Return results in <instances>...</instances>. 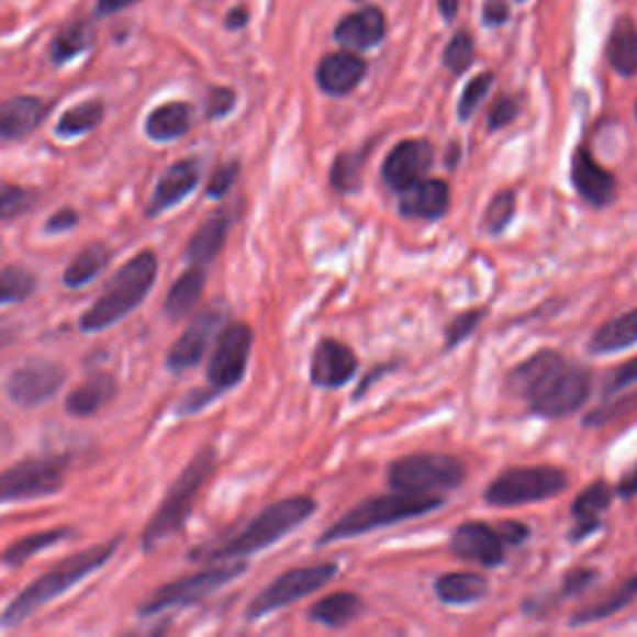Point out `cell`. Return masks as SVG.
I'll return each mask as SVG.
<instances>
[{
  "mask_svg": "<svg viewBox=\"0 0 637 637\" xmlns=\"http://www.w3.org/2000/svg\"><path fill=\"white\" fill-rule=\"evenodd\" d=\"M444 505V499L436 493H391V495H373V499L364 501L351 509L334 523L332 528L324 530L322 546L324 543L344 540V538H356L361 533L377 530L383 526H393V523L416 518V515H424L431 511H438Z\"/></svg>",
  "mask_w": 637,
  "mask_h": 637,
  "instance_id": "5",
  "label": "cell"
},
{
  "mask_svg": "<svg viewBox=\"0 0 637 637\" xmlns=\"http://www.w3.org/2000/svg\"><path fill=\"white\" fill-rule=\"evenodd\" d=\"M247 570V563L239 558H230L224 560L220 566L204 568L200 573L194 575H185L180 580H172L163 588H157L147 601L137 607V613L147 617V615H157L163 611H172V607H187L204 601L210 597L214 590L224 588L232 583L234 578H239Z\"/></svg>",
  "mask_w": 637,
  "mask_h": 637,
  "instance_id": "7",
  "label": "cell"
},
{
  "mask_svg": "<svg viewBox=\"0 0 637 637\" xmlns=\"http://www.w3.org/2000/svg\"><path fill=\"white\" fill-rule=\"evenodd\" d=\"M518 115V102L513 98H499L489 110V130H501L509 123H513Z\"/></svg>",
  "mask_w": 637,
  "mask_h": 637,
  "instance_id": "47",
  "label": "cell"
},
{
  "mask_svg": "<svg viewBox=\"0 0 637 637\" xmlns=\"http://www.w3.org/2000/svg\"><path fill=\"white\" fill-rule=\"evenodd\" d=\"M607 60L621 75L637 72V27L630 18L615 23L607 41Z\"/></svg>",
  "mask_w": 637,
  "mask_h": 637,
  "instance_id": "32",
  "label": "cell"
},
{
  "mask_svg": "<svg viewBox=\"0 0 637 637\" xmlns=\"http://www.w3.org/2000/svg\"><path fill=\"white\" fill-rule=\"evenodd\" d=\"M509 21V5L503 0H489L485 3V23L489 25H503Z\"/></svg>",
  "mask_w": 637,
  "mask_h": 637,
  "instance_id": "53",
  "label": "cell"
},
{
  "mask_svg": "<svg viewBox=\"0 0 637 637\" xmlns=\"http://www.w3.org/2000/svg\"><path fill=\"white\" fill-rule=\"evenodd\" d=\"M451 204V190L444 180H418L401 192L399 212L406 220H438Z\"/></svg>",
  "mask_w": 637,
  "mask_h": 637,
  "instance_id": "21",
  "label": "cell"
},
{
  "mask_svg": "<svg viewBox=\"0 0 637 637\" xmlns=\"http://www.w3.org/2000/svg\"><path fill=\"white\" fill-rule=\"evenodd\" d=\"M466 478V466L454 456L416 454L393 461L387 481L401 493H438L458 489Z\"/></svg>",
  "mask_w": 637,
  "mask_h": 637,
  "instance_id": "8",
  "label": "cell"
},
{
  "mask_svg": "<svg viewBox=\"0 0 637 637\" xmlns=\"http://www.w3.org/2000/svg\"><path fill=\"white\" fill-rule=\"evenodd\" d=\"M35 194L27 187L0 182V222H13L33 208Z\"/></svg>",
  "mask_w": 637,
  "mask_h": 637,
  "instance_id": "39",
  "label": "cell"
},
{
  "mask_svg": "<svg viewBox=\"0 0 637 637\" xmlns=\"http://www.w3.org/2000/svg\"><path fill=\"white\" fill-rule=\"evenodd\" d=\"M364 603L356 593H332L309 607V621L326 627H344L361 615Z\"/></svg>",
  "mask_w": 637,
  "mask_h": 637,
  "instance_id": "29",
  "label": "cell"
},
{
  "mask_svg": "<svg viewBox=\"0 0 637 637\" xmlns=\"http://www.w3.org/2000/svg\"><path fill=\"white\" fill-rule=\"evenodd\" d=\"M431 163H434V147L426 139H404L383 159L381 177L393 192H404L406 187L424 180Z\"/></svg>",
  "mask_w": 637,
  "mask_h": 637,
  "instance_id": "15",
  "label": "cell"
},
{
  "mask_svg": "<svg viewBox=\"0 0 637 637\" xmlns=\"http://www.w3.org/2000/svg\"><path fill=\"white\" fill-rule=\"evenodd\" d=\"M80 214L72 208H63L55 214H51V220L45 222V232H68L72 227H78Z\"/></svg>",
  "mask_w": 637,
  "mask_h": 637,
  "instance_id": "49",
  "label": "cell"
},
{
  "mask_svg": "<svg viewBox=\"0 0 637 637\" xmlns=\"http://www.w3.org/2000/svg\"><path fill=\"white\" fill-rule=\"evenodd\" d=\"M611 501H613V491L607 489V483L597 481L593 485H588V489L580 493L573 503L575 521H597V515L611 505Z\"/></svg>",
  "mask_w": 637,
  "mask_h": 637,
  "instance_id": "38",
  "label": "cell"
},
{
  "mask_svg": "<svg viewBox=\"0 0 637 637\" xmlns=\"http://www.w3.org/2000/svg\"><path fill=\"white\" fill-rule=\"evenodd\" d=\"M37 289V279L23 265H8L0 269V306L18 304L31 299Z\"/></svg>",
  "mask_w": 637,
  "mask_h": 637,
  "instance_id": "37",
  "label": "cell"
},
{
  "mask_svg": "<svg viewBox=\"0 0 637 637\" xmlns=\"http://www.w3.org/2000/svg\"><path fill=\"white\" fill-rule=\"evenodd\" d=\"M495 533H499L503 543H511V546L528 538V528L523 523H503V526L495 528Z\"/></svg>",
  "mask_w": 637,
  "mask_h": 637,
  "instance_id": "52",
  "label": "cell"
},
{
  "mask_svg": "<svg viewBox=\"0 0 637 637\" xmlns=\"http://www.w3.org/2000/svg\"><path fill=\"white\" fill-rule=\"evenodd\" d=\"M92 45V31L88 23H72L65 25L63 31L51 41V60L53 65H65L86 53Z\"/></svg>",
  "mask_w": 637,
  "mask_h": 637,
  "instance_id": "36",
  "label": "cell"
},
{
  "mask_svg": "<svg viewBox=\"0 0 637 637\" xmlns=\"http://www.w3.org/2000/svg\"><path fill=\"white\" fill-rule=\"evenodd\" d=\"M192 127V105L187 102H165L155 108L145 120V135L155 143H172L190 133Z\"/></svg>",
  "mask_w": 637,
  "mask_h": 637,
  "instance_id": "25",
  "label": "cell"
},
{
  "mask_svg": "<svg viewBox=\"0 0 637 637\" xmlns=\"http://www.w3.org/2000/svg\"><path fill=\"white\" fill-rule=\"evenodd\" d=\"M633 383H637V359L623 364V367L613 373V381L607 383V393L623 391L627 387H633Z\"/></svg>",
  "mask_w": 637,
  "mask_h": 637,
  "instance_id": "50",
  "label": "cell"
},
{
  "mask_svg": "<svg viewBox=\"0 0 637 637\" xmlns=\"http://www.w3.org/2000/svg\"><path fill=\"white\" fill-rule=\"evenodd\" d=\"M157 255L153 249H143L135 255L127 265L120 267V271L112 275L110 282L102 289L86 314L80 316V332L98 334L105 332L118 322H123L127 314L145 302L149 289L155 287L157 279Z\"/></svg>",
  "mask_w": 637,
  "mask_h": 637,
  "instance_id": "3",
  "label": "cell"
},
{
  "mask_svg": "<svg viewBox=\"0 0 637 637\" xmlns=\"http://www.w3.org/2000/svg\"><path fill=\"white\" fill-rule=\"evenodd\" d=\"M513 214H515V192H513V190L499 192V194H495L493 200H491L489 210H485L483 227L489 230L491 234H501V232L511 224Z\"/></svg>",
  "mask_w": 637,
  "mask_h": 637,
  "instance_id": "40",
  "label": "cell"
},
{
  "mask_svg": "<svg viewBox=\"0 0 637 637\" xmlns=\"http://www.w3.org/2000/svg\"><path fill=\"white\" fill-rule=\"evenodd\" d=\"M334 575H336L334 563L287 570V573L279 575L275 583L261 590L255 601H252V605L247 607V617L249 621H259V617H265L269 613L282 611V607L302 601V597L316 593V590H322L329 580H334Z\"/></svg>",
  "mask_w": 637,
  "mask_h": 637,
  "instance_id": "11",
  "label": "cell"
},
{
  "mask_svg": "<svg viewBox=\"0 0 637 637\" xmlns=\"http://www.w3.org/2000/svg\"><path fill=\"white\" fill-rule=\"evenodd\" d=\"M139 3V0H98L96 5V15L98 18H108V15H115L120 11H127L130 5Z\"/></svg>",
  "mask_w": 637,
  "mask_h": 637,
  "instance_id": "54",
  "label": "cell"
},
{
  "mask_svg": "<svg viewBox=\"0 0 637 637\" xmlns=\"http://www.w3.org/2000/svg\"><path fill=\"white\" fill-rule=\"evenodd\" d=\"M65 473H68L65 456L25 458L0 471V503L35 501L58 493L65 485Z\"/></svg>",
  "mask_w": 637,
  "mask_h": 637,
  "instance_id": "10",
  "label": "cell"
},
{
  "mask_svg": "<svg viewBox=\"0 0 637 637\" xmlns=\"http://www.w3.org/2000/svg\"><path fill=\"white\" fill-rule=\"evenodd\" d=\"M102 118H105V102L98 98L86 100V102H80V105L63 112L58 125H55V135L63 139L88 135L102 123Z\"/></svg>",
  "mask_w": 637,
  "mask_h": 637,
  "instance_id": "34",
  "label": "cell"
},
{
  "mask_svg": "<svg viewBox=\"0 0 637 637\" xmlns=\"http://www.w3.org/2000/svg\"><path fill=\"white\" fill-rule=\"evenodd\" d=\"M252 342H255V334H252L249 326L242 322L224 326L220 332L217 346H214L208 367V381L214 391L217 393L230 391L245 379Z\"/></svg>",
  "mask_w": 637,
  "mask_h": 637,
  "instance_id": "12",
  "label": "cell"
},
{
  "mask_svg": "<svg viewBox=\"0 0 637 637\" xmlns=\"http://www.w3.org/2000/svg\"><path fill=\"white\" fill-rule=\"evenodd\" d=\"M491 86H493V75L491 72L478 75V78H473L471 82H468L466 90H463V96H461V102H458V118H461V120L471 118L473 112L478 110V105L483 102V98L489 96Z\"/></svg>",
  "mask_w": 637,
  "mask_h": 637,
  "instance_id": "42",
  "label": "cell"
},
{
  "mask_svg": "<svg viewBox=\"0 0 637 637\" xmlns=\"http://www.w3.org/2000/svg\"><path fill=\"white\" fill-rule=\"evenodd\" d=\"M214 468H217V454H214L212 446L197 451V456L187 463L185 471L177 476L172 489L167 491L163 505H159L145 526L143 538H139V546H143L145 552H153L155 548L163 546V543L170 540L175 533H180L185 528V523L194 509L197 495H200L204 483L212 478Z\"/></svg>",
  "mask_w": 637,
  "mask_h": 637,
  "instance_id": "4",
  "label": "cell"
},
{
  "mask_svg": "<svg viewBox=\"0 0 637 637\" xmlns=\"http://www.w3.org/2000/svg\"><path fill=\"white\" fill-rule=\"evenodd\" d=\"M356 367L359 364L349 346L336 339H324L318 342L312 356V381L322 389H339L354 379Z\"/></svg>",
  "mask_w": 637,
  "mask_h": 637,
  "instance_id": "19",
  "label": "cell"
},
{
  "mask_svg": "<svg viewBox=\"0 0 637 637\" xmlns=\"http://www.w3.org/2000/svg\"><path fill=\"white\" fill-rule=\"evenodd\" d=\"M367 75V63L349 51L332 53L318 63L316 82L329 96H349Z\"/></svg>",
  "mask_w": 637,
  "mask_h": 637,
  "instance_id": "22",
  "label": "cell"
},
{
  "mask_svg": "<svg viewBox=\"0 0 637 637\" xmlns=\"http://www.w3.org/2000/svg\"><path fill=\"white\" fill-rule=\"evenodd\" d=\"M597 578L595 570H573L566 578V585H563V595H578V593H583V590L593 583V580Z\"/></svg>",
  "mask_w": 637,
  "mask_h": 637,
  "instance_id": "51",
  "label": "cell"
},
{
  "mask_svg": "<svg viewBox=\"0 0 637 637\" xmlns=\"http://www.w3.org/2000/svg\"><path fill=\"white\" fill-rule=\"evenodd\" d=\"M234 102H237V96H234L232 88H212L208 96V118L210 120L227 118L234 110Z\"/></svg>",
  "mask_w": 637,
  "mask_h": 637,
  "instance_id": "46",
  "label": "cell"
},
{
  "mask_svg": "<svg viewBox=\"0 0 637 637\" xmlns=\"http://www.w3.org/2000/svg\"><path fill=\"white\" fill-rule=\"evenodd\" d=\"M65 383V369L48 359H31L18 367L5 381L13 404L33 409L51 401Z\"/></svg>",
  "mask_w": 637,
  "mask_h": 637,
  "instance_id": "13",
  "label": "cell"
},
{
  "mask_svg": "<svg viewBox=\"0 0 637 637\" xmlns=\"http://www.w3.org/2000/svg\"><path fill=\"white\" fill-rule=\"evenodd\" d=\"M249 21V15L245 8H234V11L227 15V27L230 31H239V27H245Z\"/></svg>",
  "mask_w": 637,
  "mask_h": 637,
  "instance_id": "56",
  "label": "cell"
},
{
  "mask_svg": "<svg viewBox=\"0 0 637 637\" xmlns=\"http://www.w3.org/2000/svg\"><path fill=\"white\" fill-rule=\"evenodd\" d=\"M568 476L556 466H518L503 471L485 489V503L509 509V505L538 503L566 491Z\"/></svg>",
  "mask_w": 637,
  "mask_h": 637,
  "instance_id": "9",
  "label": "cell"
},
{
  "mask_svg": "<svg viewBox=\"0 0 637 637\" xmlns=\"http://www.w3.org/2000/svg\"><path fill=\"white\" fill-rule=\"evenodd\" d=\"M220 393L214 391L212 387L210 389H197V391H190L187 396L182 399V404L177 406V414L180 416H192L197 414V411H202L208 404H212L214 399H217Z\"/></svg>",
  "mask_w": 637,
  "mask_h": 637,
  "instance_id": "48",
  "label": "cell"
},
{
  "mask_svg": "<svg viewBox=\"0 0 637 637\" xmlns=\"http://www.w3.org/2000/svg\"><path fill=\"white\" fill-rule=\"evenodd\" d=\"M237 175H239V163L220 165L217 170L212 172V180L208 185V197H212V200H222V197L232 190V185H234V180H237Z\"/></svg>",
  "mask_w": 637,
  "mask_h": 637,
  "instance_id": "45",
  "label": "cell"
},
{
  "mask_svg": "<svg viewBox=\"0 0 637 637\" xmlns=\"http://www.w3.org/2000/svg\"><path fill=\"white\" fill-rule=\"evenodd\" d=\"M483 309H471V312H463L461 316H456L451 324L446 326V349H454L461 342H466L468 336L473 334V329L481 324Z\"/></svg>",
  "mask_w": 637,
  "mask_h": 637,
  "instance_id": "44",
  "label": "cell"
},
{
  "mask_svg": "<svg viewBox=\"0 0 637 637\" xmlns=\"http://www.w3.org/2000/svg\"><path fill=\"white\" fill-rule=\"evenodd\" d=\"M200 177H202L200 159L190 157V159H180V163H175L170 170L159 177V182L155 187L153 197H149V204L145 210L147 217H157V214H163L167 210H172L175 204H180L187 194L194 192V187L200 185Z\"/></svg>",
  "mask_w": 637,
  "mask_h": 637,
  "instance_id": "16",
  "label": "cell"
},
{
  "mask_svg": "<svg viewBox=\"0 0 637 637\" xmlns=\"http://www.w3.org/2000/svg\"><path fill=\"white\" fill-rule=\"evenodd\" d=\"M51 110L48 100L35 96H18L0 102V143H18L33 135L51 115Z\"/></svg>",
  "mask_w": 637,
  "mask_h": 637,
  "instance_id": "18",
  "label": "cell"
},
{
  "mask_svg": "<svg viewBox=\"0 0 637 637\" xmlns=\"http://www.w3.org/2000/svg\"><path fill=\"white\" fill-rule=\"evenodd\" d=\"M204 284H208V271L200 265L187 267L180 279L172 284L170 294L165 299V314L172 322H180L192 309L200 304V299L204 294Z\"/></svg>",
  "mask_w": 637,
  "mask_h": 637,
  "instance_id": "26",
  "label": "cell"
},
{
  "mask_svg": "<svg viewBox=\"0 0 637 637\" xmlns=\"http://www.w3.org/2000/svg\"><path fill=\"white\" fill-rule=\"evenodd\" d=\"M75 536L72 528H51V530H43V533H33V536H25L21 540H15L13 546H8L3 550V556H0V563L3 566H23L31 560L35 552L41 550H48L53 546H58L63 540H70Z\"/></svg>",
  "mask_w": 637,
  "mask_h": 637,
  "instance_id": "33",
  "label": "cell"
},
{
  "mask_svg": "<svg viewBox=\"0 0 637 637\" xmlns=\"http://www.w3.org/2000/svg\"><path fill=\"white\" fill-rule=\"evenodd\" d=\"M473 63V41L471 35L466 33H458L451 43H448V48L444 53V65L451 72L461 75L463 70H468V65Z\"/></svg>",
  "mask_w": 637,
  "mask_h": 637,
  "instance_id": "43",
  "label": "cell"
},
{
  "mask_svg": "<svg viewBox=\"0 0 637 637\" xmlns=\"http://www.w3.org/2000/svg\"><path fill=\"white\" fill-rule=\"evenodd\" d=\"M617 493H621L623 499H633V495L637 493V468L623 478L621 485H617Z\"/></svg>",
  "mask_w": 637,
  "mask_h": 637,
  "instance_id": "55",
  "label": "cell"
},
{
  "mask_svg": "<svg viewBox=\"0 0 637 637\" xmlns=\"http://www.w3.org/2000/svg\"><path fill=\"white\" fill-rule=\"evenodd\" d=\"M593 377L568 364L558 351H538L509 373V389L530 406L533 414L560 418L585 404Z\"/></svg>",
  "mask_w": 637,
  "mask_h": 637,
  "instance_id": "1",
  "label": "cell"
},
{
  "mask_svg": "<svg viewBox=\"0 0 637 637\" xmlns=\"http://www.w3.org/2000/svg\"><path fill=\"white\" fill-rule=\"evenodd\" d=\"M230 232V214L227 212H214L212 217L202 224L200 230L192 234L190 245H187L185 257L190 265L208 267L210 261L220 255Z\"/></svg>",
  "mask_w": 637,
  "mask_h": 637,
  "instance_id": "27",
  "label": "cell"
},
{
  "mask_svg": "<svg viewBox=\"0 0 637 637\" xmlns=\"http://www.w3.org/2000/svg\"><path fill=\"white\" fill-rule=\"evenodd\" d=\"M359 175H361V157L339 155L332 167V185L342 192L356 190V187H359Z\"/></svg>",
  "mask_w": 637,
  "mask_h": 637,
  "instance_id": "41",
  "label": "cell"
},
{
  "mask_svg": "<svg viewBox=\"0 0 637 637\" xmlns=\"http://www.w3.org/2000/svg\"><path fill=\"white\" fill-rule=\"evenodd\" d=\"M115 393L118 381L110 373H92L86 383L70 391V396L65 399V411L75 418H88L98 414L102 406H108L115 399Z\"/></svg>",
  "mask_w": 637,
  "mask_h": 637,
  "instance_id": "24",
  "label": "cell"
},
{
  "mask_svg": "<svg viewBox=\"0 0 637 637\" xmlns=\"http://www.w3.org/2000/svg\"><path fill=\"white\" fill-rule=\"evenodd\" d=\"M112 259V252L102 242H90L88 247H82L78 255L72 257V261L63 271V284L68 289H82L102 275L108 269Z\"/></svg>",
  "mask_w": 637,
  "mask_h": 637,
  "instance_id": "28",
  "label": "cell"
},
{
  "mask_svg": "<svg viewBox=\"0 0 637 637\" xmlns=\"http://www.w3.org/2000/svg\"><path fill=\"white\" fill-rule=\"evenodd\" d=\"M635 597H637V575L627 578L623 585H617L613 593L605 597V601L595 603V605H588V607H583V611H578L573 621H570V625L580 627V625H588V623L605 621V617L621 613L623 607L635 603Z\"/></svg>",
  "mask_w": 637,
  "mask_h": 637,
  "instance_id": "35",
  "label": "cell"
},
{
  "mask_svg": "<svg viewBox=\"0 0 637 637\" xmlns=\"http://www.w3.org/2000/svg\"><path fill=\"white\" fill-rule=\"evenodd\" d=\"M383 35H387V21L377 8H364L359 13L346 15L334 31L336 43L346 51H369L383 41Z\"/></svg>",
  "mask_w": 637,
  "mask_h": 637,
  "instance_id": "23",
  "label": "cell"
},
{
  "mask_svg": "<svg viewBox=\"0 0 637 637\" xmlns=\"http://www.w3.org/2000/svg\"><path fill=\"white\" fill-rule=\"evenodd\" d=\"M503 546L505 543L495 528L485 526V523H463V526L456 528L451 540L456 556L489 568L503 563Z\"/></svg>",
  "mask_w": 637,
  "mask_h": 637,
  "instance_id": "20",
  "label": "cell"
},
{
  "mask_svg": "<svg viewBox=\"0 0 637 637\" xmlns=\"http://www.w3.org/2000/svg\"><path fill=\"white\" fill-rule=\"evenodd\" d=\"M489 593V580L478 573H446L436 580V595L446 605L478 603Z\"/></svg>",
  "mask_w": 637,
  "mask_h": 637,
  "instance_id": "30",
  "label": "cell"
},
{
  "mask_svg": "<svg viewBox=\"0 0 637 637\" xmlns=\"http://www.w3.org/2000/svg\"><path fill=\"white\" fill-rule=\"evenodd\" d=\"M570 180H573L575 192L583 197L593 208H605L615 200L617 182L613 172L595 163L593 153L588 147H578L573 155V167H570Z\"/></svg>",
  "mask_w": 637,
  "mask_h": 637,
  "instance_id": "17",
  "label": "cell"
},
{
  "mask_svg": "<svg viewBox=\"0 0 637 637\" xmlns=\"http://www.w3.org/2000/svg\"><path fill=\"white\" fill-rule=\"evenodd\" d=\"M15 342V332L11 326H0V349H5V346H11Z\"/></svg>",
  "mask_w": 637,
  "mask_h": 637,
  "instance_id": "58",
  "label": "cell"
},
{
  "mask_svg": "<svg viewBox=\"0 0 637 637\" xmlns=\"http://www.w3.org/2000/svg\"><path fill=\"white\" fill-rule=\"evenodd\" d=\"M224 324V309L208 306L197 314L190 326L180 334V339L172 344L170 354H167V369L175 373H182L187 369H194L208 354L214 336L220 334Z\"/></svg>",
  "mask_w": 637,
  "mask_h": 637,
  "instance_id": "14",
  "label": "cell"
},
{
  "mask_svg": "<svg viewBox=\"0 0 637 637\" xmlns=\"http://www.w3.org/2000/svg\"><path fill=\"white\" fill-rule=\"evenodd\" d=\"M316 511L314 499L309 495H294V499H284L279 503H271L269 509L261 511L255 521L247 523L237 536H232L224 546L210 552L212 560H230V558H245L252 552L265 550L282 540L287 533L302 526V523Z\"/></svg>",
  "mask_w": 637,
  "mask_h": 637,
  "instance_id": "6",
  "label": "cell"
},
{
  "mask_svg": "<svg viewBox=\"0 0 637 637\" xmlns=\"http://www.w3.org/2000/svg\"><path fill=\"white\" fill-rule=\"evenodd\" d=\"M438 5H442V13L446 21H454L458 11V0H438Z\"/></svg>",
  "mask_w": 637,
  "mask_h": 637,
  "instance_id": "57",
  "label": "cell"
},
{
  "mask_svg": "<svg viewBox=\"0 0 637 637\" xmlns=\"http://www.w3.org/2000/svg\"><path fill=\"white\" fill-rule=\"evenodd\" d=\"M123 538H112L108 543H100V546H90L80 552H72L63 560L60 566H55L48 573L41 575L35 583L27 585L23 593H18L13 597V603L5 607L3 617H0V625L3 627H15L25 623L35 611H41L48 603H53L55 597L68 593L72 585H78L86 580L90 573H96L98 568L110 563V558L115 556V550Z\"/></svg>",
  "mask_w": 637,
  "mask_h": 637,
  "instance_id": "2",
  "label": "cell"
},
{
  "mask_svg": "<svg viewBox=\"0 0 637 637\" xmlns=\"http://www.w3.org/2000/svg\"><path fill=\"white\" fill-rule=\"evenodd\" d=\"M637 344V309L627 314H621L613 322L603 324L601 329L595 332L593 342H590V351L595 354H613L623 351L627 346Z\"/></svg>",
  "mask_w": 637,
  "mask_h": 637,
  "instance_id": "31",
  "label": "cell"
}]
</instances>
